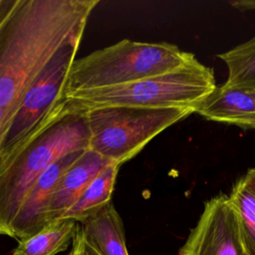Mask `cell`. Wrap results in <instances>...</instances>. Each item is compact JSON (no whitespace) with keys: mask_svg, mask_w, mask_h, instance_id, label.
Returning <instances> with one entry per match:
<instances>
[{"mask_svg":"<svg viewBox=\"0 0 255 255\" xmlns=\"http://www.w3.org/2000/svg\"><path fill=\"white\" fill-rule=\"evenodd\" d=\"M99 0H16L0 22V106L13 121L56 53L82 39Z\"/></svg>","mask_w":255,"mask_h":255,"instance_id":"6da1fadb","label":"cell"},{"mask_svg":"<svg viewBox=\"0 0 255 255\" xmlns=\"http://www.w3.org/2000/svg\"><path fill=\"white\" fill-rule=\"evenodd\" d=\"M89 148L86 113L68 111L61 98L22 140L0 155V235L10 236L25 195L52 163Z\"/></svg>","mask_w":255,"mask_h":255,"instance_id":"7a4b0ae2","label":"cell"},{"mask_svg":"<svg viewBox=\"0 0 255 255\" xmlns=\"http://www.w3.org/2000/svg\"><path fill=\"white\" fill-rule=\"evenodd\" d=\"M213 70L197 59L164 74L129 84L75 91L62 96L70 112L88 113L108 107L196 108L215 89Z\"/></svg>","mask_w":255,"mask_h":255,"instance_id":"3957f363","label":"cell"},{"mask_svg":"<svg viewBox=\"0 0 255 255\" xmlns=\"http://www.w3.org/2000/svg\"><path fill=\"white\" fill-rule=\"evenodd\" d=\"M195 59L173 44L124 39L75 60L63 95L129 84L167 73Z\"/></svg>","mask_w":255,"mask_h":255,"instance_id":"277c9868","label":"cell"},{"mask_svg":"<svg viewBox=\"0 0 255 255\" xmlns=\"http://www.w3.org/2000/svg\"><path fill=\"white\" fill-rule=\"evenodd\" d=\"M195 113L194 108L108 107L86 113L90 149L110 162L134 157L153 137Z\"/></svg>","mask_w":255,"mask_h":255,"instance_id":"5b68a950","label":"cell"},{"mask_svg":"<svg viewBox=\"0 0 255 255\" xmlns=\"http://www.w3.org/2000/svg\"><path fill=\"white\" fill-rule=\"evenodd\" d=\"M81 40L74 39L62 47L28 88L11 123L0 155L22 140L62 98Z\"/></svg>","mask_w":255,"mask_h":255,"instance_id":"8992f818","label":"cell"},{"mask_svg":"<svg viewBox=\"0 0 255 255\" xmlns=\"http://www.w3.org/2000/svg\"><path fill=\"white\" fill-rule=\"evenodd\" d=\"M179 255H242L237 213L227 194L220 193L204 203Z\"/></svg>","mask_w":255,"mask_h":255,"instance_id":"52a82bcc","label":"cell"},{"mask_svg":"<svg viewBox=\"0 0 255 255\" xmlns=\"http://www.w3.org/2000/svg\"><path fill=\"white\" fill-rule=\"evenodd\" d=\"M83 151L78 150L63 155L39 176L22 201L12 224L10 237L21 240L47 225L46 209L50 196L62 174Z\"/></svg>","mask_w":255,"mask_h":255,"instance_id":"ba28073f","label":"cell"},{"mask_svg":"<svg viewBox=\"0 0 255 255\" xmlns=\"http://www.w3.org/2000/svg\"><path fill=\"white\" fill-rule=\"evenodd\" d=\"M195 113L208 121L255 129V88L216 86Z\"/></svg>","mask_w":255,"mask_h":255,"instance_id":"9c48e42d","label":"cell"},{"mask_svg":"<svg viewBox=\"0 0 255 255\" xmlns=\"http://www.w3.org/2000/svg\"><path fill=\"white\" fill-rule=\"evenodd\" d=\"M109 163V160L90 148L84 150L57 182L46 209L47 224L61 219L90 182Z\"/></svg>","mask_w":255,"mask_h":255,"instance_id":"30bf717a","label":"cell"},{"mask_svg":"<svg viewBox=\"0 0 255 255\" xmlns=\"http://www.w3.org/2000/svg\"><path fill=\"white\" fill-rule=\"evenodd\" d=\"M78 223L86 239L101 255H128L124 223L112 201Z\"/></svg>","mask_w":255,"mask_h":255,"instance_id":"8fae6325","label":"cell"},{"mask_svg":"<svg viewBox=\"0 0 255 255\" xmlns=\"http://www.w3.org/2000/svg\"><path fill=\"white\" fill-rule=\"evenodd\" d=\"M78 222L68 218L51 221L38 232L19 240L12 255H57L72 243Z\"/></svg>","mask_w":255,"mask_h":255,"instance_id":"7c38bea8","label":"cell"},{"mask_svg":"<svg viewBox=\"0 0 255 255\" xmlns=\"http://www.w3.org/2000/svg\"><path fill=\"white\" fill-rule=\"evenodd\" d=\"M120 164L110 162L85 188L62 218L81 222L112 201Z\"/></svg>","mask_w":255,"mask_h":255,"instance_id":"4fadbf2b","label":"cell"},{"mask_svg":"<svg viewBox=\"0 0 255 255\" xmlns=\"http://www.w3.org/2000/svg\"><path fill=\"white\" fill-rule=\"evenodd\" d=\"M228 197L237 213L242 255H255V195L243 176L233 184Z\"/></svg>","mask_w":255,"mask_h":255,"instance_id":"5bb4252c","label":"cell"},{"mask_svg":"<svg viewBox=\"0 0 255 255\" xmlns=\"http://www.w3.org/2000/svg\"><path fill=\"white\" fill-rule=\"evenodd\" d=\"M217 57L228 69L224 86L255 88V37Z\"/></svg>","mask_w":255,"mask_h":255,"instance_id":"9a60e30c","label":"cell"},{"mask_svg":"<svg viewBox=\"0 0 255 255\" xmlns=\"http://www.w3.org/2000/svg\"><path fill=\"white\" fill-rule=\"evenodd\" d=\"M67 255H101L86 239L79 227V223L72 241V248Z\"/></svg>","mask_w":255,"mask_h":255,"instance_id":"2e32d148","label":"cell"},{"mask_svg":"<svg viewBox=\"0 0 255 255\" xmlns=\"http://www.w3.org/2000/svg\"><path fill=\"white\" fill-rule=\"evenodd\" d=\"M11 119L9 117V115L7 114V112L0 106V153H1V149L5 140V137L7 135V132L10 128L11 126Z\"/></svg>","mask_w":255,"mask_h":255,"instance_id":"e0dca14e","label":"cell"},{"mask_svg":"<svg viewBox=\"0 0 255 255\" xmlns=\"http://www.w3.org/2000/svg\"><path fill=\"white\" fill-rule=\"evenodd\" d=\"M243 178H244L246 184L248 185V187L250 188V190L255 195V167L249 168L247 170V172L243 175Z\"/></svg>","mask_w":255,"mask_h":255,"instance_id":"ac0fdd59","label":"cell"},{"mask_svg":"<svg viewBox=\"0 0 255 255\" xmlns=\"http://www.w3.org/2000/svg\"><path fill=\"white\" fill-rule=\"evenodd\" d=\"M230 4L241 11L255 9V1H235V2H230Z\"/></svg>","mask_w":255,"mask_h":255,"instance_id":"d6986e66","label":"cell"},{"mask_svg":"<svg viewBox=\"0 0 255 255\" xmlns=\"http://www.w3.org/2000/svg\"><path fill=\"white\" fill-rule=\"evenodd\" d=\"M15 1L16 0H0V22L14 5Z\"/></svg>","mask_w":255,"mask_h":255,"instance_id":"ffe728a7","label":"cell"}]
</instances>
